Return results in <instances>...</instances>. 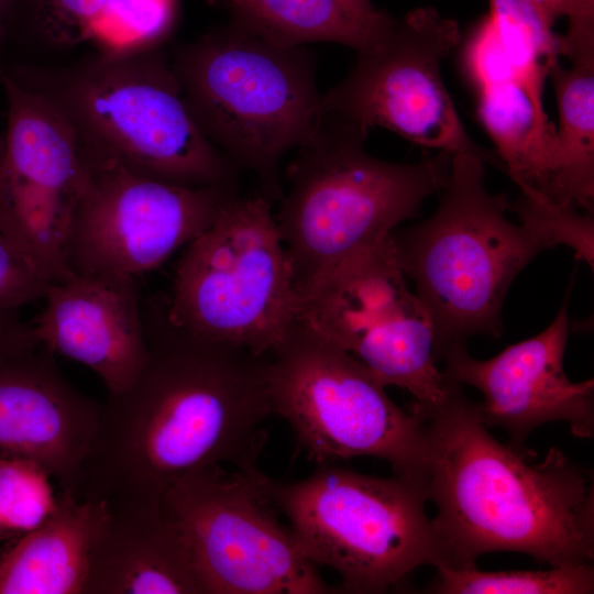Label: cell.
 Returning a JSON list of instances; mask_svg holds the SVG:
<instances>
[{
  "label": "cell",
  "instance_id": "cell-1",
  "mask_svg": "<svg viewBox=\"0 0 594 594\" xmlns=\"http://www.w3.org/2000/svg\"><path fill=\"white\" fill-rule=\"evenodd\" d=\"M148 346L132 384L108 394L74 495L109 507L160 506L186 475L256 468L274 416L268 355L175 326L143 305Z\"/></svg>",
  "mask_w": 594,
  "mask_h": 594
},
{
  "label": "cell",
  "instance_id": "cell-2",
  "mask_svg": "<svg viewBox=\"0 0 594 594\" xmlns=\"http://www.w3.org/2000/svg\"><path fill=\"white\" fill-rule=\"evenodd\" d=\"M408 408L424 428L420 486L437 508V566H475L501 551L549 566L594 561L591 470L557 447L538 461L527 448L501 443L455 382L443 403Z\"/></svg>",
  "mask_w": 594,
  "mask_h": 594
},
{
  "label": "cell",
  "instance_id": "cell-3",
  "mask_svg": "<svg viewBox=\"0 0 594 594\" xmlns=\"http://www.w3.org/2000/svg\"><path fill=\"white\" fill-rule=\"evenodd\" d=\"M3 77L50 101L90 163L175 185L238 189L240 168L197 125L164 46L92 51L65 64L12 63Z\"/></svg>",
  "mask_w": 594,
  "mask_h": 594
},
{
  "label": "cell",
  "instance_id": "cell-4",
  "mask_svg": "<svg viewBox=\"0 0 594 594\" xmlns=\"http://www.w3.org/2000/svg\"><path fill=\"white\" fill-rule=\"evenodd\" d=\"M367 135L323 113L318 131L296 150L287 168L288 191L275 221L296 289L418 217L424 201L449 183L452 154L387 162L365 151Z\"/></svg>",
  "mask_w": 594,
  "mask_h": 594
},
{
  "label": "cell",
  "instance_id": "cell-5",
  "mask_svg": "<svg viewBox=\"0 0 594 594\" xmlns=\"http://www.w3.org/2000/svg\"><path fill=\"white\" fill-rule=\"evenodd\" d=\"M170 63L199 129L268 200L284 190L282 158L318 131L322 95L305 46L273 44L231 23L175 47Z\"/></svg>",
  "mask_w": 594,
  "mask_h": 594
},
{
  "label": "cell",
  "instance_id": "cell-6",
  "mask_svg": "<svg viewBox=\"0 0 594 594\" xmlns=\"http://www.w3.org/2000/svg\"><path fill=\"white\" fill-rule=\"evenodd\" d=\"M485 165L474 154L452 155L435 212L392 233L402 268L430 315L437 362L473 336H503L502 308L512 283L547 250L507 218L510 200L486 188Z\"/></svg>",
  "mask_w": 594,
  "mask_h": 594
},
{
  "label": "cell",
  "instance_id": "cell-7",
  "mask_svg": "<svg viewBox=\"0 0 594 594\" xmlns=\"http://www.w3.org/2000/svg\"><path fill=\"white\" fill-rule=\"evenodd\" d=\"M266 484L302 553L333 570L341 592L385 593L440 562L428 501L410 480L326 463L302 480Z\"/></svg>",
  "mask_w": 594,
  "mask_h": 594
},
{
  "label": "cell",
  "instance_id": "cell-8",
  "mask_svg": "<svg viewBox=\"0 0 594 594\" xmlns=\"http://www.w3.org/2000/svg\"><path fill=\"white\" fill-rule=\"evenodd\" d=\"M164 302L168 319L194 334L268 355L297 318V292L272 201L232 198L188 243Z\"/></svg>",
  "mask_w": 594,
  "mask_h": 594
},
{
  "label": "cell",
  "instance_id": "cell-9",
  "mask_svg": "<svg viewBox=\"0 0 594 594\" xmlns=\"http://www.w3.org/2000/svg\"><path fill=\"white\" fill-rule=\"evenodd\" d=\"M268 385L274 414L314 462L373 457L420 485L419 416L397 406L364 364L299 318L268 354Z\"/></svg>",
  "mask_w": 594,
  "mask_h": 594
},
{
  "label": "cell",
  "instance_id": "cell-10",
  "mask_svg": "<svg viewBox=\"0 0 594 594\" xmlns=\"http://www.w3.org/2000/svg\"><path fill=\"white\" fill-rule=\"evenodd\" d=\"M257 468L193 472L164 496L184 536L204 594L336 592L300 550Z\"/></svg>",
  "mask_w": 594,
  "mask_h": 594
},
{
  "label": "cell",
  "instance_id": "cell-11",
  "mask_svg": "<svg viewBox=\"0 0 594 594\" xmlns=\"http://www.w3.org/2000/svg\"><path fill=\"white\" fill-rule=\"evenodd\" d=\"M297 292V318L419 406L444 402L453 381L437 365L430 315L408 286L392 234Z\"/></svg>",
  "mask_w": 594,
  "mask_h": 594
},
{
  "label": "cell",
  "instance_id": "cell-12",
  "mask_svg": "<svg viewBox=\"0 0 594 594\" xmlns=\"http://www.w3.org/2000/svg\"><path fill=\"white\" fill-rule=\"evenodd\" d=\"M461 40L459 24L431 7L395 19L378 42L358 53L350 73L322 95L323 113L366 132L389 130L422 148L474 154L505 173L496 152L466 131L442 79V62Z\"/></svg>",
  "mask_w": 594,
  "mask_h": 594
},
{
  "label": "cell",
  "instance_id": "cell-13",
  "mask_svg": "<svg viewBox=\"0 0 594 594\" xmlns=\"http://www.w3.org/2000/svg\"><path fill=\"white\" fill-rule=\"evenodd\" d=\"M8 117L0 167V230L52 283L70 275L67 244L88 187L81 141L42 95L0 80Z\"/></svg>",
  "mask_w": 594,
  "mask_h": 594
},
{
  "label": "cell",
  "instance_id": "cell-14",
  "mask_svg": "<svg viewBox=\"0 0 594 594\" xmlns=\"http://www.w3.org/2000/svg\"><path fill=\"white\" fill-rule=\"evenodd\" d=\"M88 164V187L67 244L70 274L136 278L148 273L202 233L239 195L238 189L175 185Z\"/></svg>",
  "mask_w": 594,
  "mask_h": 594
},
{
  "label": "cell",
  "instance_id": "cell-15",
  "mask_svg": "<svg viewBox=\"0 0 594 594\" xmlns=\"http://www.w3.org/2000/svg\"><path fill=\"white\" fill-rule=\"evenodd\" d=\"M559 34L531 20L485 15L465 37L461 66L476 98V117L521 193L551 201L556 127L543 107Z\"/></svg>",
  "mask_w": 594,
  "mask_h": 594
},
{
  "label": "cell",
  "instance_id": "cell-16",
  "mask_svg": "<svg viewBox=\"0 0 594 594\" xmlns=\"http://www.w3.org/2000/svg\"><path fill=\"white\" fill-rule=\"evenodd\" d=\"M569 295L570 288L556 318L537 336L488 360L473 358L466 344L451 346L441 359L448 378L482 393V402L474 403L481 421L504 429L515 449L526 448L528 436L549 422L568 424L578 438L594 436V381L572 382L564 371Z\"/></svg>",
  "mask_w": 594,
  "mask_h": 594
},
{
  "label": "cell",
  "instance_id": "cell-17",
  "mask_svg": "<svg viewBox=\"0 0 594 594\" xmlns=\"http://www.w3.org/2000/svg\"><path fill=\"white\" fill-rule=\"evenodd\" d=\"M100 413L45 348L0 359V454L34 462L61 491L75 493Z\"/></svg>",
  "mask_w": 594,
  "mask_h": 594
},
{
  "label": "cell",
  "instance_id": "cell-18",
  "mask_svg": "<svg viewBox=\"0 0 594 594\" xmlns=\"http://www.w3.org/2000/svg\"><path fill=\"white\" fill-rule=\"evenodd\" d=\"M43 300L30 322L38 345L92 370L108 394L132 384L148 353L136 278L72 273Z\"/></svg>",
  "mask_w": 594,
  "mask_h": 594
},
{
  "label": "cell",
  "instance_id": "cell-19",
  "mask_svg": "<svg viewBox=\"0 0 594 594\" xmlns=\"http://www.w3.org/2000/svg\"><path fill=\"white\" fill-rule=\"evenodd\" d=\"M177 18L178 0H13L7 59L13 52L82 45L94 51L165 46Z\"/></svg>",
  "mask_w": 594,
  "mask_h": 594
},
{
  "label": "cell",
  "instance_id": "cell-20",
  "mask_svg": "<svg viewBox=\"0 0 594 594\" xmlns=\"http://www.w3.org/2000/svg\"><path fill=\"white\" fill-rule=\"evenodd\" d=\"M107 507L85 594H204L188 544L162 504Z\"/></svg>",
  "mask_w": 594,
  "mask_h": 594
},
{
  "label": "cell",
  "instance_id": "cell-21",
  "mask_svg": "<svg viewBox=\"0 0 594 594\" xmlns=\"http://www.w3.org/2000/svg\"><path fill=\"white\" fill-rule=\"evenodd\" d=\"M103 502L61 491L47 517L0 558V594H85Z\"/></svg>",
  "mask_w": 594,
  "mask_h": 594
},
{
  "label": "cell",
  "instance_id": "cell-22",
  "mask_svg": "<svg viewBox=\"0 0 594 594\" xmlns=\"http://www.w3.org/2000/svg\"><path fill=\"white\" fill-rule=\"evenodd\" d=\"M230 23L276 45L295 47L331 42L362 52L393 25L372 24L352 14L339 0H211Z\"/></svg>",
  "mask_w": 594,
  "mask_h": 594
},
{
  "label": "cell",
  "instance_id": "cell-23",
  "mask_svg": "<svg viewBox=\"0 0 594 594\" xmlns=\"http://www.w3.org/2000/svg\"><path fill=\"white\" fill-rule=\"evenodd\" d=\"M557 107L551 201L594 211V58L549 67Z\"/></svg>",
  "mask_w": 594,
  "mask_h": 594
},
{
  "label": "cell",
  "instance_id": "cell-24",
  "mask_svg": "<svg viewBox=\"0 0 594 594\" xmlns=\"http://www.w3.org/2000/svg\"><path fill=\"white\" fill-rule=\"evenodd\" d=\"M438 594H592L593 562L546 570L482 571L477 566H436L427 587Z\"/></svg>",
  "mask_w": 594,
  "mask_h": 594
},
{
  "label": "cell",
  "instance_id": "cell-25",
  "mask_svg": "<svg viewBox=\"0 0 594 594\" xmlns=\"http://www.w3.org/2000/svg\"><path fill=\"white\" fill-rule=\"evenodd\" d=\"M48 474L32 461L0 454V530L25 534L56 505Z\"/></svg>",
  "mask_w": 594,
  "mask_h": 594
},
{
  "label": "cell",
  "instance_id": "cell-26",
  "mask_svg": "<svg viewBox=\"0 0 594 594\" xmlns=\"http://www.w3.org/2000/svg\"><path fill=\"white\" fill-rule=\"evenodd\" d=\"M509 211L547 249L559 244L571 248L575 257L594 265V218L570 205H560L534 194L521 193L510 200Z\"/></svg>",
  "mask_w": 594,
  "mask_h": 594
},
{
  "label": "cell",
  "instance_id": "cell-27",
  "mask_svg": "<svg viewBox=\"0 0 594 594\" xmlns=\"http://www.w3.org/2000/svg\"><path fill=\"white\" fill-rule=\"evenodd\" d=\"M51 283L0 230V312H16L24 305L43 299Z\"/></svg>",
  "mask_w": 594,
  "mask_h": 594
},
{
  "label": "cell",
  "instance_id": "cell-28",
  "mask_svg": "<svg viewBox=\"0 0 594 594\" xmlns=\"http://www.w3.org/2000/svg\"><path fill=\"white\" fill-rule=\"evenodd\" d=\"M569 25L559 36V54L575 59L594 55V0H573Z\"/></svg>",
  "mask_w": 594,
  "mask_h": 594
},
{
  "label": "cell",
  "instance_id": "cell-29",
  "mask_svg": "<svg viewBox=\"0 0 594 594\" xmlns=\"http://www.w3.org/2000/svg\"><path fill=\"white\" fill-rule=\"evenodd\" d=\"M36 346L30 323L22 322L16 312H0V359Z\"/></svg>",
  "mask_w": 594,
  "mask_h": 594
},
{
  "label": "cell",
  "instance_id": "cell-30",
  "mask_svg": "<svg viewBox=\"0 0 594 594\" xmlns=\"http://www.w3.org/2000/svg\"><path fill=\"white\" fill-rule=\"evenodd\" d=\"M352 14L372 24H385L393 16L385 11L378 10L372 0H339Z\"/></svg>",
  "mask_w": 594,
  "mask_h": 594
},
{
  "label": "cell",
  "instance_id": "cell-31",
  "mask_svg": "<svg viewBox=\"0 0 594 594\" xmlns=\"http://www.w3.org/2000/svg\"><path fill=\"white\" fill-rule=\"evenodd\" d=\"M13 0H0V80L3 76L9 44Z\"/></svg>",
  "mask_w": 594,
  "mask_h": 594
},
{
  "label": "cell",
  "instance_id": "cell-32",
  "mask_svg": "<svg viewBox=\"0 0 594 594\" xmlns=\"http://www.w3.org/2000/svg\"><path fill=\"white\" fill-rule=\"evenodd\" d=\"M546 21L553 26L556 21L570 14L573 0H530Z\"/></svg>",
  "mask_w": 594,
  "mask_h": 594
},
{
  "label": "cell",
  "instance_id": "cell-33",
  "mask_svg": "<svg viewBox=\"0 0 594 594\" xmlns=\"http://www.w3.org/2000/svg\"><path fill=\"white\" fill-rule=\"evenodd\" d=\"M3 153H4V136L0 135V167H1L2 158H3Z\"/></svg>",
  "mask_w": 594,
  "mask_h": 594
},
{
  "label": "cell",
  "instance_id": "cell-34",
  "mask_svg": "<svg viewBox=\"0 0 594 594\" xmlns=\"http://www.w3.org/2000/svg\"><path fill=\"white\" fill-rule=\"evenodd\" d=\"M0 535H1V530H0Z\"/></svg>",
  "mask_w": 594,
  "mask_h": 594
}]
</instances>
